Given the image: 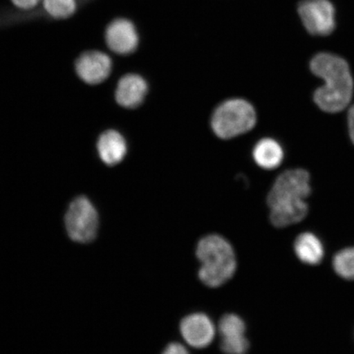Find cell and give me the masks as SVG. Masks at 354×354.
Returning a JSON list of instances; mask_svg holds the SVG:
<instances>
[{
    "label": "cell",
    "instance_id": "6da1fadb",
    "mask_svg": "<svg viewBox=\"0 0 354 354\" xmlns=\"http://www.w3.org/2000/svg\"><path fill=\"white\" fill-rule=\"evenodd\" d=\"M312 73L325 82L314 92L316 104L326 113L342 112L351 103L353 80L346 61L330 53H320L310 63Z\"/></svg>",
    "mask_w": 354,
    "mask_h": 354
},
{
    "label": "cell",
    "instance_id": "7a4b0ae2",
    "mask_svg": "<svg viewBox=\"0 0 354 354\" xmlns=\"http://www.w3.org/2000/svg\"><path fill=\"white\" fill-rule=\"evenodd\" d=\"M201 266L198 277L207 286L219 287L227 282L236 271L237 263L233 247L218 234L201 239L196 249Z\"/></svg>",
    "mask_w": 354,
    "mask_h": 354
},
{
    "label": "cell",
    "instance_id": "3957f363",
    "mask_svg": "<svg viewBox=\"0 0 354 354\" xmlns=\"http://www.w3.org/2000/svg\"><path fill=\"white\" fill-rule=\"evenodd\" d=\"M254 106L243 99L225 100L212 115L211 127L221 139L230 140L250 131L255 127Z\"/></svg>",
    "mask_w": 354,
    "mask_h": 354
},
{
    "label": "cell",
    "instance_id": "277c9868",
    "mask_svg": "<svg viewBox=\"0 0 354 354\" xmlns=\"http://www.w3.org/2000/svg\"><path fill=\"white\" fill-rule=\"evenodd\" d=\"M65 225L71 240L82 243H91L98 233V212L86 197H78L71 203L66 212Z\"/></svg>",
    "mask_w": 354,
    "mask_h": 354
},
{
    "label": "cell",
    "instance_id": "5b68a950",
    "mask_svg": "<svg viewBox=\"0 0 354 354\" xmlns=\"http://www.w3.org/2000/svg\"><path fill=\"white\" fill-rule=\"evenodd\" d=\"M310 176L304 169L288 170L278 176L268 196L270 209L305 201L311 194Z\"/></svg>",
    "mask_w": 354,
    "mask_h": 354
},
{
    "label": "cell",
    "instance_id": "8992f818",
    "mask_svg": "<svg viewBox=\"0 0 354 354\" xmlns=\"http://www.w3.org/2000/svg\"><path fill=\"white\" fill-rule=\"evenodd\" d=\"M298 12L304 28L314 35H327L335 26V8L329 0H304Z\"/></svg>",
    "mask_w": 354,
    "mask_h": 354
},
{
    "label": "cell",
    "instance_id": "52a82bcc",
    "mask_svg": "<svg viewBox=\"0 0 354 354\" xmlns=\"http://www.w3.org/2000/svg\"><path fill=\"white\" fill-rule=\"evenodd\" d=\"M105 41L110 50L121 55H131L139 46V34L133 22L127 19L111 21L105 30Z\"/></svg>",
    "mask_w": 354,
    "mask_h": 354
},
{
    "label": "cell",
    "instance_id": "ba28073f",
    "mask_svg": "<svg viewBox=\"0 0 354 354\" xmlns=\"http://www.w3.org/2000/svg\"><path fill=\"white\" fill-rule=\"evenodd\" d=\"M181 335L190 346L205 348L212 342L216 334L214 322L203 313H193L180 322Z\"/></svg>",
    "mask_w": 354,
    "mask_h": 354
},
{
    "label": "cell",
    "instance_id": "9c48e42d",
    "mask_svg": "<svg viewBox=\"0 0 354 354\" xmlns=\"http://www.w3.org/2000/svg\"><path fill=\"white\" fill-rule=\"evenodd\" d=\"M110 57L100 51H88L78 57L76 71L88 85H98L109 77L112 71Z\"/></svg>",
    "mask_w": 354,
    "mask_h": 354
},
{
    "label": "cell",
    "instance_id": "30bf717a",
    "mask_svg": "<svg viewBox=\"0 0 354 354\" xmlns=\"http://www.w3.org/2000/svg\"><path fill=\"white\" fill-rule=\"evenodd\" d=\"M148 93V84L137 74H127L121 78L116 90V100L126 109H136L143 103Z\"/></svg>",
    "mask_w": 354,
    "mask_h": 354
},
{
    "label": "cell",
    "instance_id": "8fae6325",
    "mask_svg": "<svg viewBox=\"0 0 354 354\" xmlns=\"http://www.w3.org/2000/svg\"><path fill=\"white\" fill-rule=\"evenodd\" d=\"M98 151L105 165H117L126 156L127 151L126 140L120 133L116 131H105L100 137Z\"/></svg>",
    "mask_w": 354,
    "mask_h": 354
},
{
    "label": "cell",
    "instance_id": "7c38bea8",
    "mask_svg": "<svg viewBox=\"0 0 354 354\" xmlns=\"http://www.w3.org/2000/svg\"><path fill=\"white\" fill-rule=\"evenodd\" d=\"M253 158L260 167L266 170H273L280 166L284 159V150L277 140L265 138L255 145Z\"/></svg>",
    "mask_w": 354,
    "mask_h": 354
},
{
    "label": "cell",
    "instance_id": "4fadbf2b",
    "mask_svg": "<svg viewBox=\"0 0 354 354\" xmlns=\"http://www.w3.org/2000/svg\"><path fill=\"white\" fill-rule=\"evenodd\" d=\"M295 251L303 263L310 265L320 263L324 256V249L319 239L309 232L301 234L296 239Z\"/></svg>",
    "mask_w": 354,
    "mask_h": 354
},
{
    "label": "cell",
    "instance_id": "5bb4252c",
    "mask_svg": "<svg viewBox=\"0 0 354 354\" xmlns=\"http://www.w3.org/2000/svg\"><path fill=\"white\" fill-rule=\"evenodd\" d=\"M308 212V206L306 202L279 205L271 207L270 220L277 227H286L304 220L306 218Z\"/></svg>",
    "mask_w": 354,
    "mask_h": 354
},
{
    "label": "cell",
    "instance_id": "9a60e30c",
    "mask_svg": "<svg viewBox=\"0 0 354 354\" xmlns=\"http://www.w3.org/2000/svg\"><path fill=\"white\" fill-rule=\"evenodd\" d=\"M44 11L55 19H66L77 10V0H42Z\"/></svg>",
    "mask_w": 354,
    "mask_h": 354
},
{
    "label": "cell",
    "instance_id": "2e32d148",
    "mask_svg": "<svg viewBox=\"0 0 354 354\" xmlns=\"http://www.w3.org/2000/svg\"><path fill=\"white\" fill-rule=\"evenodd\" d=\"M245 323L236 314H227L219 322L218 330L221 339H231L245 336Z\"/></svg>",
    "mask_w": 354,
    "mask_h": 354
},
{
    "label": "cell",
    "instance_id": "e0dca14e",
    "mask_svg": "<svg viewBox=\"0 0 354 354\" xmlns=\"http://www.w3.org/2000/svg\"><path fill=\"white\" fill-rule=\"evenodd\" d=\"M334 269L339 277L354 280V248L343 250L335 256Z\"/></svg>",
    "mask_w": 354,
    "mask_h": 354
},
{
    "label": "cell",
    "instance_id": "ac0fdd59",
    "mask_svg": "<svg viewBox=\"0 0 354 354\" xmlns=\"http://www.w3.org/2000/svg\"><path fill=\"white\" fill-rule=\"evenodd\" d=\"M250 344L245 336L233 339H221V348L225 354H245Z\"/></svg>",
    "mask_w": 354,
    "mask_h": 354
},
{
    "label": "cell",
    "instance_id": "d6986e66",
    "mask_svg": "<svg viewBox=\"0 0 354 354\" xmlns=\"http://www.w3.org/2000/svg\"><path fill=\"white\" fill-rule=\"evenodd\" d=\"M11 2L19 10L29 11L37 7L39 3H42V0H11Z\"/></svg>",
    "mask_w": 354,
    "mask_h": 354
},
{
    "label": "cell",
    "instance_id": "ffe728a7",
    "mask_svg": "<svg viewBox=\"0 0 354 354\" xmlns=\"http://www.w3.org/2000/svg\"><path fill=\"white\" fill-rule=\"evenodd\" d=\"M162 354H189L187 348L179 343L168 344Z\"/></svg>",
    "mask_w": 354,
    "mask_h": 354
},
{
    "label": "cell",
    "instance_id": "44dd1931",
    "mask_svg": "<svg viewBox=\"0 0 354 354\" xmlns=\"http://www.w3.org/2000/svg\"><path fill=\"white\" fill-rule=\"evenodd\" d=\"M348 122L349 135H351V138L354 144V105L348 111Z\"/></svg>",
    "mask_w": 354,
    "mask_h": 354
}]
</instances>
